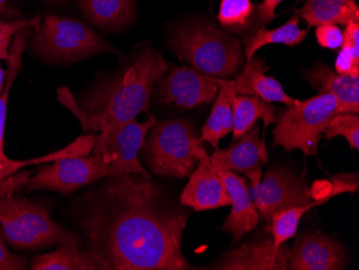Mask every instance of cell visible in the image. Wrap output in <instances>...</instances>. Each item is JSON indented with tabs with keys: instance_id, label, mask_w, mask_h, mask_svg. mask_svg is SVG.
Here are the masks:
<instances>
[{
	"instance_id": "obj_21",
	"label": "cell",
	"mask_w": 359,
	"mask_h": 270,
	"mask_svg": "<svg viewBox=\"0 0 359 270\" xmlns=\"http://www.w3.org/2000/svg\"><path fill=\"white\" fill-rule=\"evenodd\" d=\"M353 176H350L348 179H344V180H337L334 189H332V192L328 194L327 196L322 197V198L318 199V201H313V203L310 201V203H306L304 205H299V207L286 209V210L281 211V212L273 215V217L271 219V227H270L269 231L270 234H271L272 239H273L274 245L276 248H279L280 245H283L288 239L296 235L300 220H302V215L306 211L311 210L316 205L327 203L334 195L344 192H356L357 189H358V180L357 179L353 180Z\"/></svg>"
},
{
	"instance_id": "obj_19",
	"label": "cell",
	"mask_w": 359,
	"mask_h": 270,
	"mask_svg": "<svg viewBox=\"0 0 359 270\" xmlns=\"http://www.w3.org/2000/svg\"><path fill=\"white\" fill-rule=\"evenodd\" d=\"M76 3L93 25L106 32L124 29L136 20L135 0H78Z\"/></svg>"
},
{
	"instance_id": "obj_5",
	"label": "cell",
	"mask_w": 359,
	"mask_h": 270,
	"mask_svg": "<svg viewBox=\"0 0 359 270\" xmlns=\"http://www.w3.org/2000/svg\"><path fill=\"white\" fill-rule=\"evenodd\" d=\"M0 227L6 241L19 250H40L82 239L52 220L50 209L22 197L0 198Z\"/></svg>"
},
{
	"instance_id": "obj_8",
	"label": "cell",
	"mask_w": 359,
	"mask_h": 270,
	"mask_svg": "<svg viewBox=\"0 0 359 270\" xmlns=\"http://www.w3.org/2000/svg\"><path fill=\"white\" fill-rule=\"evenodd\" d=\"M248 177L250 196L265 221H271L276 213L306 205L313 198L308 181L282 167L269 169L264 177L262 169Z\"/></svg>"
},
{
	"instance_id": "obj_37",
	"label": "cell",
	"mask_w": 359,
	"mask_h": 270,
	"mask_svg": "<svg viewBox=\"0 0 359 270\" xmlns=\"http://www.w3.org/2000/svg\"><path fill=\"white\" fill-rule=\"evenodd\" d=\"M8 0H0V14L5 11L6 7H7Z\"/></svg>"
},
{
	"instance_id": "obj_22",
	"label": "cell",
	"mask_w": 359,
	"mask_h": 270,
	"mask_svg": "<svg viewBox=\"0 0 359 270\" xmlns=\"http://www.w3.org/2000/svg\"><path fill=\"white\" fill-rule=\"evenodd\" d=\"M296 17L306 21L308 27L337 24L348 25L359 21L358 6L354 0H306L299 9L294 10Z\"/></svg>"
},
{
	"instance_id": "obj_32",
	"label": "cell",
	"mask_w": 359,
	"mask_h": 270,
	"mask_svg": "<svg viewBox=\"0 0 359 270\" xmlns=\"http://www.w3.org/2000/svg\"><path fill=\"white\" fill-rule=\"evenodd\" d=\"M334 69L339 74L359 76V58L353 55L348 50L341 48L334 62Z\"/></svg>"
},
{
	"instance_id": "obj_4",
	"label": "cell",
	"mask_w": 359,
	"mask_h": 270,
	"mask_svg": "<svg viewBox=\"0 0 359 270\" xmlns=\"http://www.w3.org/2000/svg\"><path fill=\"white\" fill-rule=\"evenodd\" d=\"M30 52L52 65H68L97 54H116L118 50L86 24L50 14L36 28Z\"/></svg>"
},
{
	"instance_id": "obj_25",
	"label": "cell",
	"mask_w": 359,
	"mask_h": 270,
	"mask_svg": "<svg viewBox=\"0 0 359 270\" xmlns=\"http://www.w3.org/2000/svg\"><path fill=\"white\" fill-rule=\"evenodd\" d=\"M233 139L238 140L242 135L251 130L257 120L264 121V127L276 124V108L271 102H265L255 96L236 95L233 104Z\"/></svg>"
},
{
	"instance_id": "obj_24",
	"label": "cell",
	"mask_w": 359,
	"mask_h": 270,
	"mask_svg": "<svg viewBox=\"0 0 359 270\" xmlns=\"http://www.w3.org/2000/svg\"><path fill=\"white\" fill-rule=\"evenodd\" d=\"M308 32L299 27V18H290V21L276 29H267L264 26L254 30L244 37L242 44L245 46V58L251 60L258 50L268 44H284L295 46L306 39Z\"/></svg>"
},
{
	"instance_id": "obj_6",
	"label": "cell",
	"mask_w": 359,
	"mask_h": 270,
	"mask_svg": "<svg viewBox=\"0 0 359 270\" xmlns=\"http://www.w3.org/2000/svg\"><path fill=\"white\" fill-rule=\"evenodd\" d=\"M201 144L191 123L155 120L141 150L149 168L157 176L185 178L195 170Z\"/></svg>"
},
{
	"instance_id": "obj_34",
	"label": "cell",
	"mask_w": 359,
	"mask_h": 270,
	"mask_svg": "<svg viewBox=\"0 0 359 270\" xmlns=\"http://www.w3.org/2000/svg\"><path fill=\"white\" fill-rule=\"evenodd\" d=\"M284 0H263L256 7V19L260 26L269 24L276 19V9Z\"/></svg>"
},
{
	"instance_id": "obj_31",
	"label": "cell",
	"mask_w": 359,
	"mask_h": 270,
	"mask_svg": "<svg viewBox=\"0 0 359 270\" xmlns=\"http://www.w3.org/2000/svg\"><path fill=\"white\" fill-rule=\"evenodd\" d=\"M32 177V173L27 170H20L18 173L0 180V198L11 196L15 191L25 187Z\"/></svg>"
},
{
	"instance_id": "obj_28",
	"label": "cell",
	"mask_w": 359,
	"mask_h": 270,
	"mask_svg": "<svg viewBox=\"0 0 359 270\" xmlns=\"http://www.w3.org/2000/svg\"><path fill=\"white\" fill-rule=\"evenodd\" d=\"M39 23V18L14 22L0 21V60H7L9 58L12 40L20 29L25 27L37 28Z\"/></svg>"
},
{
	"instance_id": "obj_14",
	"label": "cell",
	"mask_w": 359,
	"mask_h": 270,
	"mask_svg": "<svg viewBox=\"0 0 359 270\" xmlns=\"http://www.w3.org/2000/svg\"><path fill=\"white\" fill-rule=\"evenodd\" d=\"M346 263V251L322 231L304 234L290 251L287 269L339 270Z\"/></svg>"
},
{
	"instance_id": "obj_1",
	"label": "cell",
	"mask_w": 359,
	"mask_h": 270,
	"mask_svg": "<svg viewBox=\"0 0 359 270\" xmlns=\"http://www.w3.org/2000/svg\"><path fill=\"white\" fill-rule=\"evenodd\" d=\"M74 215L100 269H195L182 250L189 211L151 177H107L76 201Z\"/></svg>"
},
{
	"instance_id": "obj_7",
	"label": "cell",
	"mask_w": 359,
	"mask_h": 270,
	"mask_svg": "<svg viewBox=\"0 0 359 270\" xmlns=\"http://www.w3.org/2000/svg\"><path fill=\"white\" fill-rule=\"evenodd\" d=\"M337 108L338 102L330 93L287 106L276 118L274 144L286 151H302L306 156L316 155L322 135L336 116Z\"/></svg>"
},
{
	"instance_id": "obj_12",
	"label": "cell",
	"mask_w": 359,
	"mask_h": 270,
	"mask_svg": "<svg viewBox=\"0 0 359 270\" xmlns=\"http://www.w3.org/2000/svg\"><path fill=\"white\" fill-rule=\"evenodd\" d=\"M290 250L285 243L276 248L271 234L257 241L243 243L224 254L212 266L217 270H287Z\"/></svg>"
},
{
	"instance_id": "obj_3",
	"label": "cell",
	"mask_w": 359,
	"mask_h": 270,
	"mask_svg": "<svg viewBox=\"0 0 359 270\" xmlns=\"http://www.w3.org/2000/svg\"><path fill=\"white\" fill-rule=\"evenodd\" d=\"M169 48L194 69L215 78L233 76L243 62L242 42L210 22L180 24L169 37Z\"/></svg>"
},
{
	"instance_id": "obj_17",
	"label": "cell",
	"mask_w": 359,
	"mask_h": 270,
	"mask_svg": "<svg viewBox=\"0 0 359 270\" xmlns=\"http://www.w3.org/2000/svg\"><path fill=\"white\" fill-rule=\"evenodd\" d=\"M306 76L318 94L334 95L338 102L337 114H359V76L339 74L318 62L306 72Z\"/></svg>"
},
{
	"instance_id": "obj_36",
	"label": "cell",
	"mask_w": 359,
	"mask_h": 270,
	"mask_svg": "<svg viewBox=\"0 0 359 270\" xmlns=\"http://www.w3.org/2000/svg\"><path fill=\"white\" fill-rule=\"evenodd\" d=\"M42 3L48 4V5H64L67 3L68 0H41Z\"/></svg>"
},
{
	"instance_id": "obj_35",
	"label": "cell",
	"mask_w": 359,
	"mask_h": 270,
	"mask_svg": "<svg viewBox=\"0 0 359 270\" xmlns=\"http://www.w3.org/2000/svg\"><path fill=\"white\" fill-rule=\"evenodd\" d=\"M5 80H6L5 70H4L3 67H1V65H0V95H1V93H3L4 88H5V86H4V83H5Z\"/></svg>"
},
{
	"instance_id": "obj_11",
	"label": "cell",
	"mask_w": 359,
	"mask_h": 270,
	"mask_svg": "<svg viewBox=\"0 0 359 270\" xmlns=\"http://www.w3.org/2000/svg\"><path fill=\"white\" fill-rule=\"evenodd\" d=\"M34 27H25L20 29L14 35L10 46L9 58H8V72L6 78L5 88L0 95V180L14 175L22 168L30 165H43L54 161L64 158L69 155L67 148H62V150L56 151L51 154L44 156L36 157L32 160L14 161L10 160L4 151V137H5L6 118H7L8 100H9L10 92L16 76L22 69V55L25 51L30 36L34 33Z\"/></svg>"
},
{
	"instance_id": "obj_33",
	"label": "cell",
	"mask_w": 359,
	"mask_h": 270,
	"mask_svg": "<svg viewBox=\"0 0 359 270\" xmlns=\"http://www.w3.org/2000/svg\"><path fill=\"white\" fill-rule=\"evenodd\" d=\"M344 32V44L341 48L359 58V24L358 22H351L346 25Z\"/></svg>"
},
{
	"instance_id": "obj_27",
	"label": "cell",
	"mask_w": 359,
	"mask_h": 270,
	"mask_svg": "<svg viewBox=\"0 0 359 270\" xmlns=\"http://www.w3.org/2000/svg\"><path fill=\"white\" fill-rule=\"evenodd\" d=\"M325 138L332 140L342 136L348 140L351 148L359 149V116L354 114H340L332 116L324 132Z\"/></svg>"
},
{
	"instance_id": "obj_23",
	"label": "cell",
	"mask_w": 359,
	"mask_h": 270,
	"mask_svg": "<svg viewBox=\"0 0 359 270\" xmlns=\"http://www.w3.org/2000/svg\"><path fill=\"white\" fill-rule=\"evenodd\" d=\"M76 243H62L55 251L32 257L34 270H97L96 259L88 250H81Z\"/></svg>"
},
{
	"instance_id": "obj_18",
	"label": "cell",
	"mask_w": 359,
	"mask_h": 270,
	"mask_svg": "<svg viewBox=\"0 0 359 270\" xmlns=\"http://www.w3.org/2000/svg\"><path fill=\"white\" fill-rule=\"evenodd\" d=\"M269 69L263 58H253L244 65L233 80L237 95L255 96L267 102H281L290 106L297 100L284 92L283 86L273 76L266 74Z\"/></svg>"
},
{
	"instance_id": "obj_16",
	"label": "cell",
	"mask_w": 359,
	"mask_h": 270,
	"mask_svg": "<svg viewBox=\"0 0 359 270\" xmlns=\"http://www.w3.org/2000/svg\"><path fill=\"white\" fill-rule=\"evenodd\" d=\"M217 171L225 183L231 205V213L224 222L223 229L231 236L233 243H238L258 224L259 213L250 196L247 180L233 171Z\"/></svg>"
},
{
	"instance_id": "obj_20",
	"label": "cell",
	"mask_w": 359,
	"mask_h": 270,
	"mask_svg": "<svg viewBox=\"0 0 359 270\" xmlns=\"http://www.w3.org/2000/svg\"><path fill=\"white\" fill-rule=\"evenodd\" d=\"M217 82L219 86V94L201 136V142L207 141L215 150L219 149V140L233 132V104L237 95L233 80L217 78Z\"/></svg>"
},
{
	"instance_id": "obj_2",
	"label": "cell",
	"mask_w": 359,
	"mask_h": 270,
	"mask_svg": "<svg viewBox=\"0 0 359 270\" xmlns=\"http://www.w3.org/2000/svg\"><path fill=\"white\" fill-rule=\"evenodd\" d=\"M168 68L164 56L145 44L78 98L67 88H58V100L80 121L84 132L114 130L149 110L153 88Z\"/></svg>"
},
{
	"instance_id": "obj_13",
	"label": "cell",
	"mask_w": 359,
	"mask_h": 270,
	"mask_svg": "<svg viewBox=\"0 0 359 270\" xmlns=\"http://www.w3.org/2000/svg\"><path fill=\"white\" fill-rule=\"evenodd\" d=\"M189 177V182L180 199L182 205L196 211L211 210L231 205L225 183L205 149L199 152L198 167Z\"/></svg>"
},
{
	"instance_id": "obj_9",
	"label": "cell",
	"mask_w": 359,
	"mask_h": 270,
	"mask_svg": "<svg viewBox=\"0 0 359 270\" xmlns=\"http://www.w3.org/2000/svg\"><path fill=\"white\" fill-rule=\"evenodd\" d=\"M121 173L118 167L106 162L100 155L64 157L40 167L37 175L30 177L27 191H52L69 194L90 183Z\"/></svg>"
},
{
	"instance_id": "obj_29",
	"label": "cell",
	"mask_w": 359,
	"mask_h": 270,
	"mask_svg": "<svg viewBox=\"0 0 359 270\" xmlns=\"http://www.w3.org/2000/svg\"><path fill=\"white\" fill-rule=\"evenodd\" d=\"M316 37L318 44L325 49H339L344 44V32L337 24L316 26Z\"/></svg>"
},
{
	"instance_id": "obj_10",
	"label": "cell",
	"mask_w": 359,
	"mask_h": 270,
	"mask_svg": "<svg viewBox=\"0 0 359 270\" xmlns=\"http://www.w3.org/2000/svg\"><path fill=\"white\" fill-rule=\"evenodd\" d=\"M219 90L215 76L187 66H171L156 83V97L161 104L187 110L213 102Z\"/></svg>"
},
{
	"instance_id": "obj_15",
	"label": "cell",
	"mask_w": 359,
	"mask_h": 270,
	"mask_svg": "<svg viewBox=\"0 0 359 270\" xmlns=\"http://www.w3.org/2000/svg\"><path fill=\"white\" fill-rule=\"evenodd\" d=\"M227 150L217 149L212 156V164L217 170L250 173L259 170L268 162L265 142L259 137V126L254 125Z\"/></svg>"
},
{
	"instance_id": "obj_26",
	"label": "cell",
	"mask_w": 359,
	"mask_h": 270,
	"mask_svg": "<svg viewBox=\"0 0 359 270\" xmlns=\"http://www.w3.org/2000/svg\"><path fill=\"white\" fill-rule=\"evenodd\" d=\"M256 19V8L252 0H221L217 21L231 33L241 34L249 29Z\"/></svg>"
},
{
	"instance_id": "obj_30",
	"label": "cell",
	"mask_w": 359,
	"mask_h": 270,
	"mask_svg": "<svg viewBox=\"0 0 359 270\" xmlns=\"http://www.w3.org/2000/svg\"><path fill=\"white\" fill-rule=\"evenodd\" d=\"M28 261L25 257L11 253L4 243V234L0 227V270L27 269Z\"/></svg>"
}]
</instances>
